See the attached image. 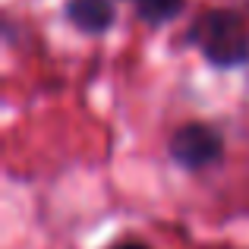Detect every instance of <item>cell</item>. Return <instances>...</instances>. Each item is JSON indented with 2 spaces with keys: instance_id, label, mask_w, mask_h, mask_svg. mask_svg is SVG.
Returning <instances> with one entry per match:
<instances>
[{
  "instance_id": "cell-1",
  "label": "cell",
  "mask_w": 249,
  "mask_h": 249,
  "mask_svg": "<svg viewBox=\"0 0 249 249\" xmlns=\"http://www.w3.org/2000/svg\"><path fill=\"white\" fill-rule=\"evenodd\" d=\"M193 44L214 63V67H237L249 57V35L237 13L208 10L193 25Z\"/></svg>"
},
{
  "instance_id": "cell-2",
  "label": "cell",
  "mask_w": 249,
  "mask_h": 249,
  "mask_svg": "<svg viewBox=\"0 0 249 249\" xmlns=\"http://www.w3.org/2000/svg\"><path fill=\"white\" fill-rule=\"evenodd\" d=\"M221 152H224L221 136L212 126H202V123H189V126L177 129L174 139H170V158L186 170L214 164L221 158Z\"/></svg>"
},
{
  "instance_id": "cell-3",
  "label": "cell",
  "mask_w": 249,
  "mask_h": 249,
  "mask_svg": "<svg viewBox=\"0 0 249 249\" xmlns=\"http://www.w3.org/2000/svg\"><path fill=\"white\" fill-rule=\"evenodd\" d=\"M67 16L79 25L82 32H104L114 22V6L107 0H70Z\"/></svg>"
},
{
  "instance_id": "cell-4",
  "label": "cell",
  "mask_w": 249,
  "mask_h": 249,
  "mask_svg": "<svg viewBox=\"0 0 249 249\" xmlns=\"http://www.w3.org/2000/svg\"><path fill=\"white\" fill-rule=\"evenodd\" d=\"M180 6H183V0H136L139 16L152 25H161V22H167V19H174L177 13H180Z\"/></svg>"
},
{
  "instance_id": "cell-5",
  "label": "cell",
  "mask_w": 249,
  "mask_h": 249,
  "mask_svg": "<svg viewBox=\"0 0 249 249\" xmlns=\"http://www.w3.org/2000/svg\"><path fill=\"white\" fill-rule=\"evenodd\" d=\"M114 249H145L142 243H120V246H114Z\"/></svg>"
}]
</instances>
